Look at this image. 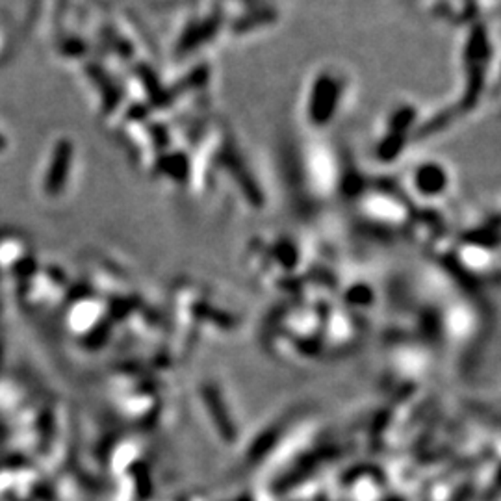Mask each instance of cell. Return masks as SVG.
I'll list each match as a JSON object with an SVG mask.
<instances>
[{
    "label": "cell",
    "instance_id": "obj_1",
    "mask_svg": "<svg viewBox=\"0 0 501 501\" xmlns=\"http://www.w3.org/2000/svg\"><path fill=\"white\" fill-rule=\"evenodd\" d=\"M67 149L60 147L58 149V154H56L54 162H52L51 171H49V177H47V187L49 192H58L63 184V178H66V169H63V163L67 162Z\"/></svg>",
    "mask_w": 501,
    "mask_h": 501
}]
</instances>
